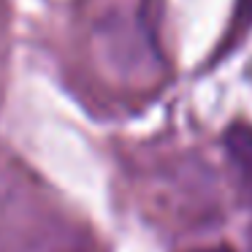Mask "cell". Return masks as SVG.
<instances>
[{
	"mask_svg": "<svg viewBox=\"0 0 252 252\" xmlns=\"http://www.w3.org/2000/svg\"><path fill=\"white\" fill-rule=\"evenodd\" d=\"M187 252H233L230 244H209V247H195V250H187Z\"/></svg>",
	"mask_w": 252,
	"mask_h": 252,
	"instance_id": "277c9868",
	"label": "cell"
},
{
	"mask_svg": "<svg viewBox=\"0 0 252 252\" xmlns=\"http://www.w3.org/2000/svg\"><path fill=\"white\" fill-rule=\"evenodd\" d=\"M90 44L100 65L120 79H144L160 65L144 0H98L90 19Z\"/></svg>",
	"mask_w": 252,
	"mask_h": 252,
	"instance_id": "6da1fadb",
	"label": "cell"
},
{
	"mask_svg": "<svg viewBox=\"0 0 252 252\" xmlns=\"http://www.w3.org/2000/svg\"><path fill=\"white\" fill-rule=\"evenodd\" d=\"M225 152L236 171L241 192L252 203V125L247 122H233L225 133Z\"/></svg>",
	"mask_w": 252,
	"mask_h": 252,
	"instance_id": "7a4b0ae2",
	"label": "cell"
},
{
	"mask_svg": "<svg viewBox=\"0 0 252 252\" xmlns=\"http://www.w3.org/2000/svg\"><path fill=\"white\" fill-rule=\"evenodd\" d=\"M239 6H236V22L233 28L239 25V28H247V25L252 22V0H236Z\"/></svg>",
	"mask_w": 252,
	"mask_h": 252,
	"instance_id": "3957f363",
	"label": "cell"
}]
</instances>
